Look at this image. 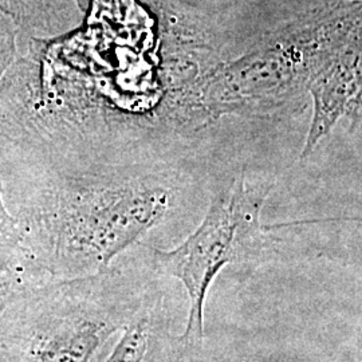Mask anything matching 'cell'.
Masks as SVG:
<instances>
[{"instance_id":"1","label":"cell","mask_w":362,"mask_h":362,"mask_svg":"<svg viewBox=\"0 0 362 362\" xmlns=\"http://www.w3.org/2000/svg\"><path fill=\"white\" fill-rule=\"evenodd\" d=\"M177 200L175 181L158 173L64 175L23 209L21 246L54 279L93 275L168 219Z\"/></svg>"},{"instance_id":"4","label":"cell","mask_w":362,"mask_h":362,"mask_svg":"<svg viewBox=\"0 0 362 362\" xmlns=\"http://www.w3.org/2000/svg\"><path fill=\"white\" fill-rule=\"evenodd\" d=\"M357 38H361L360 1L303 13L208 78L202 101L215 112H228L282 100L306 88L325 58Z\"/></svg>"},{"instance_id":"5","label":"cell","mask_w":362,"mask_h":362,"mask_svg":"<svg viewBox=\"0 0 362 362\" xmlns=\"http://www.w3.org/2000/svg\"><path fill=\"white\" fill-rule=\"evenodd\" d=\"M361 38L330 54L311 73L306 89L314 112L302 158H308L342 117L360 107Z\"/></svg>"},{"instance_id":"3","label":"cell","mask_w":362,"mask_h":362,"mask_svg":"<svg viewBox=\"0 0 362 362\" xmlns=\"http://www.w3.org/2000/svg\"><path fill=\"white\" fill-rule=\"evenodd\" d=\"M272 184L233 177L214 194L199 227L172 250L151 248L157 274L177 279L189 298L185 332L189 351L204 342V309L211 285L230 264L260 263L272 254L274 236L262 221Z\"/></svg>"},{"instance_id":"8","label":"cell","mask_w":362,"mask_h":362,"mask_svg":"<svg viewBox=\"0 0 362 362\" xmlns=\"http://www.w3.org/2000/svg\"><path fill=\"white\" fill-rule=\"evenodd\" d=\"M30 266L26 255H23V251L21 246L13 248V251H8L6 254L0 255V314L6 308L10 297L13 291H16L21 287H13L15 285V275L21 269ZM0 362L1 357H0Z\"/></svg>"},{"instance_id":"7","label":"cell","mask_w":362,"mask_h":362,"mask_svg":"<svg viewBox=\"0 0 362 362\" xmlns=\"http://www.w3.org/2000/svg\"><path fill=\"white\" fill-rule=\"evenodd\" d=\"M59 0H0V13L6 15L19 31L49 33L55 26Z\"/></svg>"},{"instance_id":"2","label":"cell","mask_w":362,"mask_h":362,"mask_svg":"<svg viewBox=\"0 0 362 362\" xmlns=\"http://www.w3.org/2000/svg\"><path fill=\"white\" fill-rule=\"evenodd\" d=\"M110 267L18 288L0 314L3 362H93L151 288Z\"/></svg>"},{"instance_id":"9","label":"cell","mask_w":362,"mask_h":362,"mask_svg":"<svg viewBox=\"0 0 362 362\" xmlns=\"http://www.w3.org/2000/svg\"><path fill=\"white\" fill-rule=\"evenodd\" d=\"M18 34L19 30L13 21L0 13V85L15 64Z\"/></svg>"},{"instance_id":"10","label":"cell","mask_w":362,"mask_h":362,"mask_svg":"<svg viewBox=\"0 0 362 362\" xmlns=\"http://www.w3.org/2000/svg\"><path fill=\"white\" fill-rule=\"evenodd\" d=\"M21 245V227L19 220L13 218L4 204L3 182L0 177V255Z\"/></svg>"},{"instance_id":"6","label":"cell","mask_w":362,"mask_h":362,"mask_svg":"<svg viewBox=\"0 0 362 362\" xmlns=\"http://www.w3.org/2000/svg\"><path fill=\"white\" fill-rule=\"evenodd\" d=\"M122 332L105 362H188L191 351L181 334L173 333L167 300L155 286Z\"/></svg>"}]
</instances>
